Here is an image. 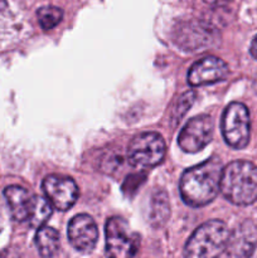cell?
Here are the masks:
<instances>
[{"label": "cell", "mask_w": 257, "mask_h": 258, "mask_svg": "<svg viewBox=\"0 0 257 258\" xmlns=\"http://www.w3.org/2000/svg\"><path fill=\"white\" fill-rule=\"evenodd\" d=\"M228 227L221 221H208L194 231L184 248V258H218L227 249Z\"/></svg>", "instance_id": "3957f363"}, {"label": "cell", "mask_w": 257, "mask_h": 258, "mask_svg": "<svg viewBox=\"0 0 257 258\" xmlns=\"http://www.w3.org/2000/svg\"><path fill=\"white\" fill-rule=\"evenodd\" d=\"M257 246V228L247 221L231 233L227 251L231 258H249Z\"/></svg>", "instance_id": "8fae6325"}, {"label": "cell", "mask_w": 257, "mask_h": 258, "mask_svg": "<svg viewBox=\"0 0 257 258\" xmlns=\"http://www.w3.org/2000/svg\"><path fill=\"white\" fill-rule=\"evenodd\" d=\"M50 216H52V206L48 203L47 199L34 196L32 211H30L29 219H28L30 227L37 229L40 228L44 226L45 221H48Z\"/></svg>", "instance_id": "2e32d148"}, {"label": "cell", "mask_w": 257, "mask_h": 258, "mask_svg": "<svg viewBox=\"0 0 257 258\" xmlns=\"http://www.w3.org/2000/svg\"><path fill=\"white\" fill-rule=\"evenodd\" d=\"M170 207H169L168 197L165 191L158 190L154 194L151 199V213H150V222L153 226H163L168 219L169 213H170Z\"/></svg>", "instance_id": "9a60e30c"}, {"label": "cell", "mask_w": 257, "mask_h": 258, "mask_svg": "<svg viewBox=\"0 0 257 258\" xmlns=\"http://www.w3.org/2000/svg\"><path fill=\"white\" fill-rule=\"evenodd\" d=\"M139 236L131 232L125 219L112 217L106 223L107 258H133L139 249Z\"/></svg>", "instance_id": "277c9868"}, {"label": "cell", "mask_w": 257, "mask_h": 258, "mask_svg": "<svg viewBox=\"0 0 257 258\" xmlns=\"http://www.w3.org/2000/svg\"><path fill=\"white\" fill-rule=\"evenodd\" d=\"M67 236L73 248L83 253H88L93 251L98 239L96 222L88 214L75 216L68 223Z\"/></svg>", "instance_id": "9c48e42d"}, {"label": "cell", "mask_w": 257, "mask_h": 258, "mask_svg": "<svg viewBox=\"0 0 257 258\" xmlns=\"http://www.w3.org/2000/svg\"><path fill=\"white\" fill-rule=\"evenodd\" d=\"M4 197L10 208V213L14 221L28 222L32 211L33 199L34 196L29 193L27 189L18 185H10L5 188Z\"/></svg>", "instance_id": "4fadbf2b"}, {"label": "cell", "mask_w": 257, "mask_h": 258, "mask_svg": "<svg viewBox=\"0 0 257 258\" xmlns=\"http://www.w3.org/2000/svg\"><path fill=\"white\" fill-rule=\"evenodd\" d=\"M228 75V67L218 57L209 55L194 63L188 72V83L193 87L219 82Z\"/></svg>", "instance_id": "30bf717a"}, {"label": "cell", "mask_w": 257, "mask_h": 258, "mask_svg": "<svg viewBox=\"0 0 257 258\" xmlns=\"http://www.w3.org/2000/svg\"><path fill=\"white\" fill-rule=\"evenodd\" d=\"M222 171L223 169L218 159H208L186 169L179 184L184 203L194 208L211 203L219 193Z\"/></svg>", "instance_id": "6da1fadb"}, {"label": "cell", "mask_w": 257, "mask_h": 258, "mask_svg": "<svg viewBox=\"0 0 257 258\" xmlns=\"http://www.w3.org/2000/svg\"><path fill=\"white\" fill-rule=\"evenodd\" d=\"M207 4H211V5H223L227 4V3L232 2V0H204Z\"/></svg>", "instance_id": "ffe728a7"}, {"label": "cell", "mask_w": 257, "mask_h": 258, "mask_svg": "<svg viewBox=\"0 0 257 258\" xmlns=\"http://www.w3.org/2000/svg\"><path fill=\"white\" fill-rule=\"evenodd\" d=\"M165 150V141L159 134H140L128 145V163L135 168H151L163 161Z\"/></svg>", "instance_id": "5b68a950"}, {"label": "cell", "mask_w": 257, "mask_h": 258, "mask_svg": "<svg viewBox=\"0 0 257 258\" xmlns=\"http://www.w3.org/2000/svg\"><path fill=\"white\" fill-rule=\"evenodd\" d=\"M35 246L43 258L55 256L59 249V234L53 227H40L35 233Z\"/></svg>", "instance_id": "5bb4252c"}, {"label": "cell", "mask_w": 257, "mask_h": 258, "mask_svg": "<svg viewBox=\"0 0 257 258\" xmlns=\"http://www.w3.org/2000/svg\"><path fill=\"white\" fill-rule=\"evenodd\" d=\"M37 18L42 29L50 30L60 23L63 18V10L58 7L47 5L37 10Z\"/></svg>", "instance_id": "e0dca14e"}, {"label": "cell", "mask_w": 257, "mask_h": 258, "mask_svg": "<svg viewBox=\"0 0 257 258\" xmlns=\"http://www.w3.org/2000/svg\"><path fill=\"white\" fill-rule=\"evenodd\" d=\"M213 138V120L208 115L196 116L186 122L178 136V145L185 153H198Z\"/></svg>", "instance_id": "52a82bcc"}, {"label": "cell", "mask_w": 257, "mask_h": 258, "mask_svg": "<svg viewBox=\"0 0 257 258\" xmlns=\"http://www.w3.org/2000/svg\"><path fill=\"white\" fill-rule=\"evenodd\" d=\"M249 52H251L252 57H253L254 59H257V35L254 37V39L252 40L251 48H249Z\"/></svg>", "instance_id": "d6986e66"}, {"label": "cell", "mask_w": 257, "mask_h": 258, "mask_svg": "<svg viewBox=\"0 0 257 258\" xmlns=\"http://www.w3.org/2000/svg\"><path fill=\"white\" fill-rule=\"evenodd\" d=\"M194 97H196V95H194L193 91H188V92H185L180 98H179L178 103H176V106L174 107L173 116H171V118H173L174 121L180 120L181 116L191 107V105H193L194 102Z\"/></svg>", "instance_id": "ac0fdd59"}, {"label": "cell", "mask_w": 257, "mask_h": 258, "mask_svg": "<svg viewBox=\"0 0 257 258\" xmlns=\"http://www.w3.org/2000/svg\"><path fill=\"white\" fill-rule=\"evenodd\" d=\"M0 258H18L15 254H13L10 251H5L0 253Z\"/></svg>", "instance_id": "44dd1931"}, {"label": "cell", "mask_w": 257, "mask_h": 258, "mask_svg": "<svg viewBox=\"0 0 257 258\" xmlns=\"http://www.w3.org/2000/svg\"><path fill=\"white\" fill-rule=\"evenodd\" d=\"M175 40L185 50H202L211 44L212 32L201 23H186L176 30Z\"/></svg>", "instance_id": "7c38bea8"}, {"label": "cell", "mask_w": 257, "mask_h": 258, "mask_svg": "<svg viewBox=\"0 0 257 258\" xmlns=\"http://www.w3.org/2000/svg\"><path fill=\"white\" fill-rule=\"evenodd\" d=\"M249 113L241 102H232L222 116V134L231 148L243 149L249 141Z\"/></svg>", "instance_id": "8992f818"}, {"label": "cell", "mask_w": 257, "mask_h": 258, "mask_svg": "<svg viewBox=\"0 0 257 258\" xmlns=\"http://www.w3.org/2000/svg\"><path fill=\"white\" fill-rule=\"evenodd\" d=\"M224 198L236 206H249L257 201V166L249 161H233L222 171Z\"/></svg>", "instance_id": "7a4b0ae2"}, {"label": "cell", "mask_w": 257, "mask_h": 258, "mask_svg": "<svg viewBox=\"0 0 257 258\" xmlns=\"http://www.w3.org/2000/svg\"><path fill=\"white\" fill-rule=\"evenodd\" d=\"M42 189L48 203L60 212L72 208L78 198L75 180L65 175H48L43 180Z\"/></svg>", "instance_id": "ba28073f"}]
</instances>
